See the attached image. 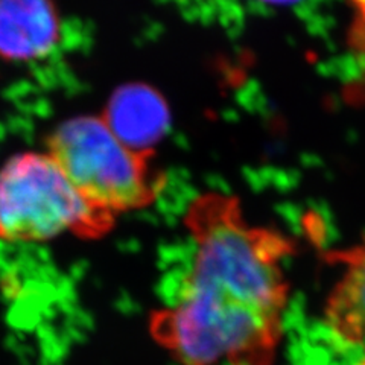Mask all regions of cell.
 Returning a JSON list of instances; mask_svg holds the SVG:
<instances>
[{
  "label": "cell",
  "instance_id": "1",
  "mask_svg": "<svg viewBox=\"0 0 365 365\" xmlns=\"http://www.w3.org/2000/svg\"><path fill=\"white\" fill-rule=\"evenodd\" d=\"M185 225L195 256L174 306L151 314L150 334L180 365H272L289 282L283 262L294 242L251 225L235 197L205 193Z\"/></svg>",
  "mask_w": 365,
  "mask_h": 365
},
{
  "label": "cell",
  "instance_id": "2",
  "mask_svg": "<svg viewBox=\"0 0 365 365\" xmlns=\"http://www.w3.org/2000/svg\"><path fill=\"white\" fill-rule=\"evenodd\" d=\"M118 216L83 197L49 154L23 153L0 168V241L104 237Z\"/></svg>",
  "mask_w": 365,
  "mask_h": 365
},
{
  "label": "cell",
  "instance_id": "3",
  "mask_svg": "<svg viewBox=\"0 0 365 365\" xmlns=\"http://www.w3.org/2000/svg\"><path fill=\"white\" fill-rule=\"evenodd\" d=\"M48 154L84 198L116 216L148 207L165 187L150 154L131 150L102 119L64 122L51 134Z\"/></svg>",
  "mask_w": 365,
  "mask_h": 365
},
{
  "label": "cell",
  "instance_id": "4",
  "mask_svg": "<svg viewBox=\"0 0 365 365\" xmlns=\"http://www.w3.org/2000/svg\"><path fill=\"white\" fill-rule=\"evenodd\" d=\"M61 21L52 0H0V58L40 60L58 44Z\"/></svg>",
  "mask_w": 365,
  "mask_h": 365
},
{
  "label": "cell",
  "instance_id": "5",
  "mask_svg": "<svg viewBox=\"0 0 365 365\" xmlns=\"http://www.w3.org/2000/svg\"><path fill=\"white\" fill-rule=\"evenodd\" d=\"M106 123L131 150L148 153L165 134L169 111L153 88L127 86L113 95Z\"/></svg>",
  "mask_w": 365,
  "mask_h": 365
},
{
  "label": "cell",
  "instance_id": "6",
  "mask_svg": "<svg viewBox=\"0 0 365 365\" xmlns=\"http://www.w3.org/2000/svg\"><path fill=\"white\" fill-rule=\"evenodd\" d=\"M334 257L346 265L329 294L324 317L329 329L350 344L365 341V244L339 251Z\"/></svg>",
  "mask_w": 365,
  "mask_h": 365
},
{
  "label": "cell",
  "instance_id": "7",
  "mask_svg": "<svg viewBox=\"0 0 365 365\" xmlns=\"http://www.w3.org/2000/svg\"><path fill=\"white\" fill-rule=\"evenodd\" d=\"M259 2L269 4V5H289L294 2H299V0H259Z\"/></svg>",
  "mask_w": 365,
  "mask_h": 365
},
{
  "label": "cell",
  "instance_id": "8",
  "mask_svg": "<svg viewBox=\"0 0 365 365\" xmlns=\"http://www.w3.org/2000/svg\"><path fill=\"white\" fill-rule=\"evenodd\" d=\"M353 5H355L359 9V13L365 19V0H353Z\"/></svg>",
  "mask_w": 365,
  "mask_h": 365
},
{
  "label": "cell",
  "instance_id": "9",
  "mask_svg": "<svg viewBox=\"0 0 365 365\" xmlns=\"http://www.w3.org/2000/svg\"><path fill=\"white\" fill-rule=\"evenodd\" d=\"M361 365H365V358H364V361L361 362Z\"/></svg>",
  "mask_w": 365,
  "mask_h": 365
}]
</instances>
